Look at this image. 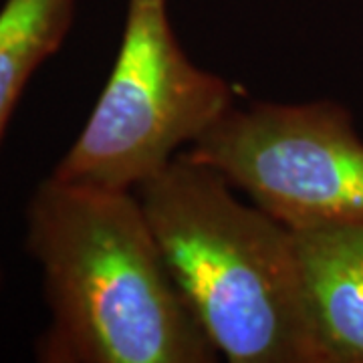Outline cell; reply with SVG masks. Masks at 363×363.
Returning a JSON list of instances; mask_svg holds the SVG:
<instances>
[{
  "label": "cell",
  "mask_w": 363,
  "mask_h": 363,
  "mask_svg": "<svg viewBox=\"0 0 363 363\" xmlns=\"http://www.w3.org/2000/svg\"><path fill=\"white\" fill-rule=\"evenodd\" d=\"M49 321L40 363H210L220 355L176 285L133 190L49 176L26 204Z\"/></svg>",
  "instance_id": "1"
},
{
  "label": "cell",
  "mask_w": 363,
  "mask_h": 363,
  "mask_svg": "<svg viewBox=\"0 0 363 363\" xmlns=\"http://www.w3.org/2000/svg\"><path fill=\"white\" fill-rule=\"evenodd\" d=\"M182 295L230 363H317L297 236L182 152L135 190Z\"/></svg>",
  "instance_id": "2"
},
{
  "label": "cell",
  "mask_w": 363,
  "mask_h": 363,
  "mask_svg": "<svg viewBox=\"0 0 363 363\" xmlns=\"http://www.w3.org/2000/svg\"><path fill=\"white\" fill-rule=\"evenodd\" d=\"M233 107V85L184 52L168 0H128L113 69L52 176L135 192Z\"/></svg>",
  "instance_id": "3"
},
{
  "label": "cell",
  "mask_w": 363,
  "mask_h": 363,
  "mask_svg": "<svg viewBox=\"0 0 363 363\" xmlns=\"http://www.w3.org/2000/svg\"><path fill=\"white\" fill-rule=\"evenodd\" d=\"M186 154L295 233L363 226V140L335 101L234 105Z\"/></svg>",
  "instance_id": "4"
},
{
  "label": "cell",
  "mask_w": 363,
  "mask_h": 363,
  "mask_svg": "<svg viewBox=\"0 0 363 363\" xmlns=\"http://www.w3.org/2000/svg\"><path fill=\"white\" fill-rule=\"evenodd\" d=\"M295 236L317 363H363V226Z\"/></svg>",
  "instance_id": "5"
},
{
  "label": "cell",
  "mask_w": 363,
  "mask_h": 363,
  "mask_svg": "<svg viewBox=\"0 0 363 363\" xmlns=\"http://www.w3.org/2000/svg\"><path fill=\"white\" fill-rule=\"evenodd\" d=\"M75 0H4L0 6V145L25 87L61 49Z\"/></svg>",
  "instance_id": "6"
},
{
  "label": "cell",
  "mask_w": 363,
  "mask_h": 363,
  "mask_svg": "<svg viewBox=\"0 0 363 363\" xmlns=\"http://www.w3.org/2000/svg\"><path fill=\"white\" fill-rule=\"evenodd\" d=\"M2 283H4V272L0 269V291H2Z\"/></svg>",
  "instance_id": "7"
}]
</instances>
